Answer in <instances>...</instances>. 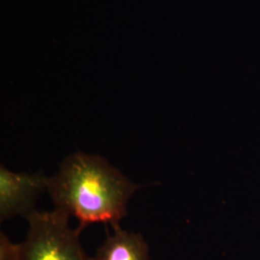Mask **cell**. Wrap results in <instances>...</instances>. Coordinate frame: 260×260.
<instances>
[{"instance_id": "3957f363", "label": "cell", "mask_w": 260, "mask_h": 260, "mask_svg": "<svg viewBox=\"0 0 260 260\" xmlns=\"http://www.w3.org/2000/svg\"><path fill=\"white\" fill-rule=\"evenodd\" d=\"M49 178L44 172L37 174L14 173L0 167V220L17 216L26 218L35 208L40 194L47 190Z\"/></svg>"}, {"instance_id": "277c9868", "label": "cell", "mask_w": 260, "mask_h": 260, "mask_svg": "<svg viewBox=\"0 0 260 260\" xmlns=\"http://www.w3.org/2000/svg\"><path fill=\"white\" fill-rule=\"evenodd\" d=\"M114 233L96 250L94 260H149V246L141 233L112 226Z\"/></svg>"}, {"instance_id": "7a4b0ae2", "label": "cell", "mask_w": 260, "mask_h": 260, "mask_svg": "<svg viewBox=\"0 0 260 260\" xmlns=\"http://www.w3.org/2000/svg\"><path fill=\"white\" fill-rule=\"evenodd\" d=\"M27 237L21 244V260H94L80 243L84 228L69 225L70 216L54 209L51 212L34 210L25 218Z\"/></svg>"}, {"instance_id": "5b68a950", "label": "cell", "mask_w": 260, "mask_h": 260, "mask_svg": "<svg viewBox=\"0 0 260 260\" xmlns=\"http://www.w3.org/2000/svg\"><path fill=\"white\" fill-rule=\"evenodd\" d=\"M0 260H21V244L13 243L3 232L0 233Z\"/></svg>"}, {"instance_id": "6da1fadb", "label": "cell", "mask_w": 260, "mask_h": 260, "mask_svg": "<svg viewBox=\"0 0 260 260\" xmlns=\"http://www.w3.org/2000/svg\"><path fill=\"white\" fill-rule=\"evenodd\" d=\"M140 187L102 156L76 152L49 178L47 191L56 210L74 216L83 228L93 223L115 226Z\"/></svg>"}]
</instances>
